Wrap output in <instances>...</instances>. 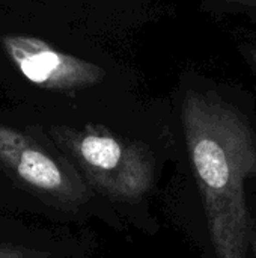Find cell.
<instances>
[{"label":"cell","instance_id":"1","mask_svg":"<svg viewBox=\"0 0 256 258\" xmlns=\"http://www.w3.org/2000/svg\"><path fill=\"white\" fill-rule=\"evenodd\" d=\"M189 156L217 258H246V180L256 175V136L247 121L211 95L189 92L183 104Z\"/></svg>","mask_w":256,"mask_h":258},{"label":"cell","instance_id":"2","mask_svg":"<svg viewBox=\"0 0 256 258\" xmlns=\"http://www.w3.org/2000/svg\"><path fill=\"white\" fill-rule=\"evenodd\" d=\"M60 142L89 180L115 198L142 197L152 183V163L145 150L101 130L65 133Z\"/></svg>","mask_w":256,"mask_h":258},{"label":"cell","instance_id":"3","mask_svg":"<svg viewBox=\"0 0 256 258\" xmlns=\"http://www.w3.org/2000/svg\"><path fill=\"white\" fill-rule=\"evenodd\" d=\"M0 166L39 197L60 204H77L84 197L81 183L30 138L0 127Z\"/></svg>","mask_w":256,"mask_h":258},{"label":"cell","instance_id":"4","mask_svg":"<svg viewBox=\"0 0 256 258\" xmlns=\"http://www.w3.org/2000/svg\"><path fill=\"white\" fill-rule=\"evenodd\" d=\"M0 258H47V254L23 245L0 243Z\"/></svg>","mask_w":256,"mask_h":258},{"label":"cell","instance_id":"5","mask_svg":"<svg viewBox=\"0 0 256 258\" xmlns=\"http://www.w3.org/2000/svg\"><path fill=\"white\" fill-rule=\"evenodd\" d=\"M247 54H249L250 62L255 65V68H256V47H250V48H247Z\"/></svg>","mask_w":256,"mask_h":258},{"label":"cell","instance_id":"6","mask_svg":"<svg viewBox=\"0 0 256 258\" xmlns=\"http://www.w3.org/2000/svg\"><path fill=\"white\" fill-rule=\"evenodd\" d=\"M231 2H237V3H243L247 6H255L256 8V0H231Z\"/></svg>","mask_w":256,"mask_h":258}]
</instances>
